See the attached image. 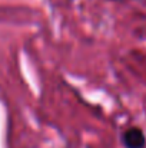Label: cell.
<instances>
[{"label": "cell", "mask_w": 146, "mask_h": 148, "mask_svg": "<svg viewBox=\"0 0 146 148\" xmlns=\"http://www.w3.org/2000/svg\"><path fill=\"white\" fill-rule=\"evenodd\" d=\"M123 144H125L126 148H143L146 144L143 131L138 127L129 128L123 134Z\"/></svg>", "instance_id": "cell-1"}]
</instances>
